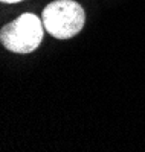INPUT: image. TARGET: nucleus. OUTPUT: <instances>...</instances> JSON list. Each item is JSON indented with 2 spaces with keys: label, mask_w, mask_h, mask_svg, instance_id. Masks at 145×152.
<instances>
[{
  "label": "nucleus",
  "mask_w": 145,
  "mask_h": 152,
  "mask_svg": "<svg viewBox=\"0 0 145 152\" xmlns=\"http://www.w3.org/2000/svg\"><path fill=\"white\" fill-rule=\"evenodd\" d=\"M41 20L47 34L58 40H69L83 31L86 12L73 0H55L43 9Z\"/></svg>",
  "instance_id": "nucleus-1"
},
{
  "label": "nucleus",
  "mask_w": 145,
  "mask_h": 152,
  "mask_svg": "<svg viewBox=\"0 0 145 152\" xmlns=\"http://www.w3.org/2000/svg\"><path fill=\"white\" fill-rule=\"evenodd\" d=\"M44 35L43 20L26 12L2 28L0 41L3 47L14 53H31L41 44Z\"/></svg>",
  "instance_id": "nucleus-2"
},
{
  "label": "nucleus",
  "mask_w": 145,
  "mask_h": 152,
  "mask_svg": "<svg viewBox=\"0 0 145 152\" xmlns=\"http://www.w3.org/2000/svg\"><path fill=\"white\" fill-rule=\"evenodd\" d=\"M3 3H18V2H23V0H2Z\"/></svg>",
  "instance_id": "nucleus-3"
}]
</instances>
